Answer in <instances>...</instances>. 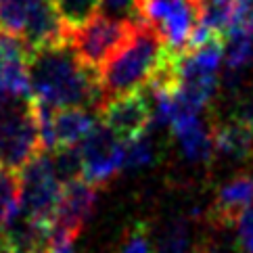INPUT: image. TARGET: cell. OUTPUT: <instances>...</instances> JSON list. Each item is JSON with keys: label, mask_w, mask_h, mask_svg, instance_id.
Returning a JSON list of instances; mask_svg holds the SVG:
<instances>
[{"label": "cell", "mask_w": 253, "mask_h": 253, "mask_svg": "<svg viewBox=\"0 0 253 253\" xmlns=\"http://www.w3.org/2000/svg\"><path fill=\"white\" fill-rule=\"evenodd\" d=\"M136 19L155 32L169 52L182 55L191 48L199 28L197 0H134Z\"/></svg>", "instance_id": "277c9868"}, {"label": "cell", "mask_w": 253, "mask_h": 253, "mask_svg": "<svg viewBox=\"0 0 253 253\" xmlns=\"http://www.w3.org/2000/svg\"><path fill=\"white\" fill-rule=\"evenodd\" d=\"M171 52L147 23L136 21L134 30L113 57L98 71L103 105L120 96L142 92L164 67Z\"/></svg>", "instance_id": "7a4b0ae2"}, {"label": "cell", "mask_w": 253, "mask_h": 253, "mask_svg": "<svg viewBox=\"0 0 253 253\" xmlns=\"http://www.w3.org/2000/svg\"><path fill=\"white\" fill-rule=\"evenodd\" d=\"M42 153L40 128L32 96H0V166L19 171Z\"/></svg>", "instance_id": "3957f363"}, {"label": "cell", "mask_w": 253, "mask_h": 253, "mask_svg": "<svg viewBox=\"0 0 253 253\" xmlns=\"http://www.w3.org/2000/svg\"><path fill=\"white\" fill-rule=\"evenodd\" d=\"M48 253H76L74 251V239L52 234V243H50Z\"/></svg>", "instance_id": "484cf974"}, {"label": "cell", "mask_w": 253, "mask_h": 253, "mask_svg": "<svg viewBox=\"0 0 253 253\" xmlns=\"http://www.w3.org/2000/svg\"><path fill=\"white\" fill-rule=\"evenodd\" d=\"M67 28H80L98 13V0H52Z\"/></svg>", "instance_id": "d6986e66"}, {"label": "cell", "mask_w": 253, "mask_h": 253, "mask_svg": "<svg viewBox=\"0 0 253 253\" xmlns=\"http://www.w3.org/2000/svg\"><path fill=\"white\" fill-rule=\"evenodd\" d=\"M98 11L115 17V19H128V21H138L136 8H134V0H98Z\"/></svg>", "instance_id": "603a6c76"}, {"label": "cell", "mask_w": 253, "mask_h": 253, "mask_svg": "<svg viewBox=\"0 0 253 253\" xmlns=\"http://www.w3.org/2000/svg\"><path fill=\"white\" fill-rule=\"evenodd\" d=\"M98 115L103 117V124L117 138L128 142L147 132L153 115V105L149 94L142 90V92H134L128 96L107 101L101 107Z\"/></svg>", "instance_id": "9c48e42d"}, {"label": "cell", "mask_w": 253, "mask_h": 253, "mask_svg": "<svg viewBox=\"0 0 253 253\" xmlns=\"http://www.w3.org/2000/svg\"><path fill=\"white\" fill-rule=\"evenodd\" d=\"M253 205V176L243 174L228 180L215 195L211 220L218 226H237L243 211Z\"/></svg>", "instance_id": "30bf717a"}, {"label": "cell", "mask_w": 253, "mask_h": 253, "mask_svg": "<svg viewBox=\"0 0 253 253\" xmlns=\"http://www.w3.org/2000/svg\"><path fill=\"white\" fill-rule=\"evenodd\" d=\"M237 232H239L241 245L245 247V253H253V205L247 211H243V215L239 218Z\"/></svg>", "instance_id": "cb8c5ba5"}, {"label": "cell", "mask_w": 253, "mask_h": 253, "mask_svg": "<svg viewBox=\"0 0 253 253\" xmlns=\"http://www.w3.org/2000/svg\"><path fill=\"white\" fill-rule=\"evenodd\" d=\"M117 253H151V243L147 234V226L134 224V228L126 234L122 247Z\"/></svg>", "instance_id": "7402d4cb"}, {"label": "cell", "mask_w": 253, "mask_h": 253, "mask_svg": "<svg viewBox=\"0 0 253 253\" xmlns=\"http://www.w3.org/2000/svg\"><path fill=\"white\" fill-rule=\"evenodd\" d=\"M32 98L50 109L101 111L103 90L98 71L88 69L69 44L36 50L28 61Z\"/></svg>", "instance_id": "6da1fadb"}, {"label": "cell", "mask_w": 253, "mask_h": 253, "mask_svg": "<svg viewBox=\"0 0 253 253\" xmlns=\"http://www.w3.org/2000/svg\"><path fill=\"white\" fill-rule=\"evenodd\" d=\"M161 253H188L191 249V228L186 220H171L159 239Z\"/></svg>", "instance_id": "44dd1931"}, {"label": "cell", "mask_w": 253, "mask_h": 253, "mask_svg": "<svg viewBox=\"0 0 253 253\" xmlns=\"http://www.w3.org/2000/svg\"><path fill=\"white\" fill-rule=\"evenodd\" d=\"M4 234L11 253H48L52 243V226L34 222L21 213L4 226Z\"/></svg>", "instance_id": "4fadbf2b"}, {"label": "cell", "mask_w": 253, "mask_h": 253, "mask_svg": "<svg viewBox=\"0 0 253 253\" xmlns=\"http://www.w3.org/2000/svg\"><path fill=\"white\" fill-rule=\"evenodd\" d=\"M199 2V25L213 36L226 38L237 21L239 0H197Z\"/></svg>", "instance_id": "2e32d148"}, {"label": "cell", "mask_w": 253, "mask_h": 253, "mask_svg": "<svg viewBox=\"0 0 253 253\" xmlns=\"http://www.w3.org/2000/svg\"><path fill=\"white\" fill-rule=\"evenodd\" d=\"M213 149L230 159H249L253 157V126H245L224 117L211 128Z\"/></svg>", "instance_id": "9a60e30c"}, {"label": "cell", "mask_w": 253, "mask_h": 253, "mask_svg": "<svg viewBox=\"0 0 253 253\" xmlns=\"http://www.w3.org/2000/svg\"><path fill=\"white\" fill-rule=\"evenodd\" d=\"M0 253H11V247H8V241H6L4 230H0Z\"/></svg>", "instance_id": "4316f807"}, {"label": "cell", "mask_w": 253, "mask_h": 253, "mask_svg": "<svg viewBox=\"0 0 253 253\" xmlns=\"http://www.w3.org/2000/svg\"><path fill=\"white\" fill-rule=\"evenodd\" d=\"M98 199V186L86 182L84 178L63 184V195L52 222V234L78 239L86 222L90 220Z\"/></svg>", "instance_id": "ba28073f"}, {"label": "cell", "mask_w": 253, "mask_h": 253, "mask_svg": "<svg viewBox=\"0 0 253 253\" xmlns=\"http://www.w3.org/2000/svg\"><path fill=\"white\" fill-rule=\"evenodd\" d=\"M21 178V215L34 222H55V213L63 195V182L59 180L52 155L46 151L38 153L28 166L19 171Z\"/></svg>", "instance_id": "8992f818"}, {"label": "cell", "mask_w": 253, "mask_h": 253, "mask_svg": "<svg viewBox=\"0 0 253 253\" xmlns=\"http://www.w3.org/2000/svg\"><path fill=\"white\" fill-rule=\"evenodd\" d=\"M157 157L155 140L147 136V132L140 136L126 142V155H124V169H142L151 166Z\"/></svg>", "instance_id": "ffe728a7"}, {"label": "cell", "mask_w": 253, "mask_h": 253, "mask_svg": "<svg viewBox=\"0 0 253 253\" xmlns=\"http://www.w3.org/2000/svg\"><path fill=\"white\" fill-rule=\"evenodd\" d=\"M21 211V178L0 166V226L11 224Z\"/></svg>", "instance_id": "e0dca14e"}, {"label": "cell", "mask_w": 253, "mask_h": 253, "mask_svg": "<svg viewBox=\"0 0 253 253\" xmlns=\"http://www.w3.org/2000/svg\"><path fill=\"white\" fill-rule=\"evenodd\" d=\"M234 25H243V28L253 30V0H239V11Z\"/></svg>", "instance_id": "d4e9b609"}, {"label": "cell", "mask_w": 253, "mask_h": 253, "mask_svg": "<svg viewBox=\"0 0 253 253\" xmlns=\"http://www.w3.org/2000/svg\"><path fill=\"white\" fill-rule=\"evenodd\" d=\"M253 63V30L232 25L224 38V65L222 78L230 90L237 88L241 74Z\"/></svg>", "instance_id": "8fae6325"}, {"label": "cell", "mask_w": 253, "mask_h": 253, "mask_svg": "<svg viewBox=\"0 0 253 253\" xmlns=\"http://www.w3.org/2000/svg\"><path fill=\"white\" fill-rule=\"evenodd\" d=\"M134 23L136 21L115 19L98 11L84 25L69 30L67 44L88 69L101 71V67L113 57V52L128 40Z\"/></svg>", "instance_id": "5b68a950"}, {"label": "cell", "mask_w": 253, "mask_h": 253, "mask_svg": "<svg viewBox=\"0 0 253 253\" xmlns=\"http://www.w3.org/2000/svg\"><path fill=\"white\" fill-rule=\"evenodd\" d=\"M96 111L90 109H55L52 113V140L57 149L78 147L96 126Z\"/></svg>", "instance_id": "5bb4252c"}, {"label": "cell", "mask_w": 253, "mask_h": 253, "mask_svg": "<svg viewBox=\"0 0 253 253\" xmlns=\"http://www.w3.org/2000/svg\"><path fill=\"white\" fill-rule=\"evenodd\" d=\"M36 0H0V32L21 36Z\"/></svg>", "instance_id": "ac0fdd59"}, {"label": "cell", "mask_w": 253, "mask_h": 253, "mask_svg": "<svg viewBox=\"0 0 253 253\" xmlns=\"http://www.w3.org/2000/svg\"><path fill=\"white\" fill-rule=\"evenodd\" d=\"M171 134L180 144V151L188 161H195V164H203V161H210L213 155V138L211 132L205 128L203 122L199 120V115H191V117H182L169 126Z\"/></svg>", "instance_id": "7c38bea8"}, {"label": "cell", "mask_w": 253, "mask_h": 253, "mask_svg": "<svg viewBox=\"0 0 253 253\" xmlns=\"http://www.w3.org/2000/svg\"><path fill=\"white\" fill-rule=\"evenodd\" d=\"M80 153H82L84 180L94 186H101L109 182L120 169H124L126 142L117 138L101 122L80 144Z\"/></svg>", "instance_id": "52a82bcc"}]
</instances>
